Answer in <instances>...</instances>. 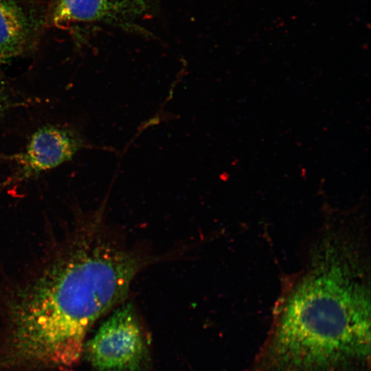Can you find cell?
I'll use <instances>...</instances> for the list:
<instances>
[{
  "mask_svg": "<svg viewBox=\"0 0 371 371\" xmlns=\"http://www.w3.org/2000/svg\"><path fill=\"white\" fill-rule=\"evenodd\" d=\"M85 147V139L78 131L58 125L43 126L31 135L22 152L10 157L15 169L6 183L36 178L70 161Z\"/></svg>",
  "mask_w": 371,
  "mask_h": 371,
  "instance_id": "cell-3",
  "label": "cell"
},
{
  "mask_svg": "<svg viewBox=\"0 0 371 371\" xmlns=\"http://www.w3.org/2000/svg\"><path fill=\"white\" fill-rule=\"evenodd\" d=\"M103 207L78 220L5 305L3 363L68 368L94 323L125 302L136 276L158 258L128 247Z\"/></svg>",
  "mask_w": 371,
  "mask_h": 371,
  "instance_id": "cell-1",
  "label": "cell"
},
{
  "mask_svg": "<svg viewBox=\"0 0 371 371\" xmlns=\"http://www.w3.org/2000/svg\"><path fill=\"white\" fill-rule=\"evenodd\" d=\"M150 2L151 0H56L52 21L58 27L91 22L125 25L146 14Z\"/></svg>",
  "mask_w": 371,
  "mask_h": 371,
  "instance_id": "cell-4",
  "label": "cell"
},
{
  "mask_svg": "<svg viewBox=\"0 0 371 371\" xmlns=\"http://www.w3.org/2000/svg\"><path fill=\"white\" fill-rule=\"evenodd\" d=\"M83 351L99 371H143L148 364L149 351L133 304L124 302L113 310Z\"/></svg>",
  "mask_w": 371,
  "mask_h": 371,
  "instance_id": "cell-2",
  "label": "cell"
},
{
  "mask_svg": "<svg viewBox=\"0 0 371 371\" xmlns=\"http://www.w3.org/2000/svg\"><path fill=\"white\" fill-rule=\"evenodd\" d=\"M30 34L25 12L15 0H0V59L19 55Z\"/></svg>",
  "mask_w": 371,
  "mask_h": 371,
  "instance_id": "cell-5",
  "label": "cell"
},
{
  "mask_svg": "<svg viewBox=\"0 0 371 371\" xmlns=\"http://www.w3.org/2000/svg\"><path fill=\"white\" fill-rule=\"evenodd\" d=\"M21 104L3 82H0V121L16 106Z\"/></svg>",
  "mask_w": 371,
  "mask_h": 371,
  "instance_id": "cell-6",
  "label": "cell"
},
{
  "mask_svg": "<svg viewBox=\"0 0 371 371\" xmlns=\"http://www.w3.org/2000/svg\"><path fill=\"white\" fill-rule=\"evenodd\" d=\"M2 63H3V61L1 60L0 59V65H1Z\"/></svg>",
  "mask_w": 371,
  "mask_h": 371,
  "instance_id": "cell-7",
  "label": "cell"
}]
</instances>
